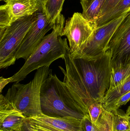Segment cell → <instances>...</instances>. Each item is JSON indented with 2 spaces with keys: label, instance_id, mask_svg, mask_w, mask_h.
Wrapping results in <instances>:
<instances>
[{
  "label": "cell",
  "instance_id": "5b68a950",
  "mask_svg": "<svg viewBox=\"0 0 130 131\" xmlns=\"http://www.w3.org/2000/svg\"><path fill=\"white\" fill-rule=\"evenodd\" d=\"M35 20V13L18 19L0 30V68L13 65L15 53Z\"/></svg>",
  "mask_w": 130,
  "mask_h": 131
},
{
  "label": "cell",
  "instance_id": "7a4b0ae2",
  "mask_svg": "<svg viewBox=\"0 0 130 131\" xmlns=\"http://www.w3.org/2000/svg\"><path fill=\"white\" fill-rule=\"evenodd\" d=\"M111 57L108 50L100 55L74 59L86 88L95 101L102 102L110 88Z\"/></svg>",
  "mask_w": 130,
  "mask_h": 131
},
{
  "label": "cell",
  "instance_id": "4fadbf2b",
  "mask_svg": "<svg viewBox=\"0 0 130 131\" xmlns=\"http://www.w3.org/2000/svg\"><path fill=\"white\" fill-rule=\"evenodd\" d=\"M81 126V131H113V115L104 108L96 122L92 123L89 115H87L82 120Z\"/></svg>",
  "mask_w": 130,
  "mask_h": 131
},
{
  "label": "cell",
  "instance_id": "52a82bcc",
  "mask_svg": "<svg viewBox=\"0 0 130 131\" xmlns=\"http://www.w3.org/2000/svg\"><path fill=\"white\" fill-rule=\"evenodd\" d=\"M53 28V24L47 18L42 7L39 6V9L35 12V21L15 53L16 59L22 58L26 61L46 34Z\"/></svg>",
  "mask_w": 130,
  "mask_h": 131
},
{
  "label": "cell",
  "instance_id": "83f0119b",
  "mask_svg": "<svg viewBox=\"0 0 130 131\" xmlns=\"http://www.w3.org/2000/svg\"><path fill=\"white\" fill-rule=\"evenodd\" d=\"M128 118H129V122L130 124V116H128Z\"/></svg>",
  "mask_w": 130,
  "mask_h": 131
},
{
  "label": "cell",
  "instance_id": "3957f363",
  "mask_svg": "<svg viewBox=\"0 0 130 131\" xmlns=\"http://www.w3.org/2000/svg\"><path fill=\"white\" fill-rule=\"evenodd\" d=\"M49 67L37 69L33 80L27 84L15 82L5 95L6 98L26 118L43 114L40 102L41 89L52 70Z\"/></svg>",
  "mask_w": 130,
  "mask_h": 131
},
{
  "label": "cell",
  "instance_id": "e0dca14e",
  "mask_svg": "<svg viewBox=\"0 0 130 131\" xmlns=\"http://www.w3.org/2000/svg\"><path fill=\"white\" fill-rule=\"evenodd\" d=\"M130 77V63L116 68H112L111 72L110 91L123 84Z\"/></svg>",
  "mask_w": 130,
  "mask_h": 131
},
{
  "label": "cell",
  "instance_id": "9a60e30c",
  "mask_svg": "<svg viewBox=\"0 0 130 131\" xmlns=\"http://www.w3.org/2000/svg\"><path fill=\"white\" fill-rule=\"evenodd\" d=\"M106 0H80L83 16L90 21H97Z\"/></svg>",
  "mask_w": 130,
  "mask_h": 131
},
{
  "label": "cell",
  "instance_id": "8fae6325",
  "mask_svg": "<svg viewBox=\"0 0 130 131\" xmlns=\"http://www.w3.org/2000/svg\"><path fill=\"white\" fill-rule=\"evenodd\" d=\"M26 118L1 93L0 131H20Z\"/></svg>",
  "mask_w": 130,
  "mask_h": 131
},
{
  "label": "cell",
  "instance_id": "2e32d148",
  "mask_svg": "<svg viewBox=\"0 0 130 131\" xmlns=\"http://www.w3.org/2000/svg\"><path fill=\"white\" fill-rule=\"evenodd\" d=\"M130 0H121L115 7L97 20V27L106 24L127 12H130Z\"/></svg>",
  "mask_w": 130,
  "mask_h": 131
},
{
  "label": "cell",
  "instance_id": "277c9868",
  "mask_svg": "<svg viewBox=\"0 0 130 131\" xmlns=\"http://www.w3.org/2000/svg\"><path fill=\"white\" fill-rule=\"evenodd\" d=\"M62 32L53 29L46 35L33 52L25 61L20 69L11 76V82L18 83L24 79L31 72L44 66H50L55 61L65 56L64 39Z\"/></svg>",
  "mask_w": 130,
  "mask_h": 131
},
{
  "label": "cell",
  "instance_id": "44dd1931",
  "mask_svg": "<svg viewBox=\"0 0 130 131\" xmlns=\"http://www.w3.org/2000/svg\"><path fill=\"white\" fill-rule=\"evenodd\" d=\"M130 101V91L124 94L118 99L104 106V109L107 111L111 112L119 109L121 106L126 105Z\"/></svg>",
  "mask_w": 130,
  "mask_h": 131
},
{
  "label": "cell",
  "instance_id": "ac0fdd59",
  "mask_svg": "<svg viewBox=\"0 0 130 131\" xmlns=\"http://www.w3.org/2000/svg\"><path fill=\"white\" fill-rule=\"evenodd\" d=\"M129 91L130 77L120 85L107 92L102 100L103 107L111 103Z\"/></svg>",
  "mask_w": 130,
  "mask_h": 131
},
{
  "label": "cell",
  "instance_id": "d4e9b609",
  "mask_svg": "<svg viewBox=\"0 0 130 131\" xmlns=\"http://www.w3.org/2000/svg\"><path fill=\"white\" fill-rule=\"evenodd\" d=\"M38 3L39 6L42 7H44V5L46 4V2L47 0H36Z\"/></svg>",
  "mask_w": 130,
  "mask_h": 131
},
{
  "label": "cell",
  "instance_id": "603a6c76",
  "mask_svg": "<svg viewBox=\"0 0 130 131\" xmlns=\"http://www.w3.org/2000/svg\"><path fill=\"white\" fill-rule=\"evenodd\" d=\"M12 78L11 77L8 78H4L1 76L0 78V92L2 93L3 89L5 87L8 83L11 82Z\"/></svg>",
  "mask_w": 130,
  "mask_h": 131
},
{
  "label": "cell",
  "instance_id": "ba28073f",
  "mask_svg": "<svg viewBox=\"0 0 130 131\" xmlns=\"http://www.w3.org/2000/svg\"><path fill=\"white\" fill-rule=\"evenodd\" d=\"M130 12H127L106 24L97 27L82 53L74 59L84 56L95 57L101 55L107 51L114 34Z\"/></svg>",
  "mask_w": 130,
  "mask_h": 131
},
{
  "label": "cell",
  "instance_id": "ffe728a7",
  "mask_svg": "<svg viewBox=\"0 0 130 131\" xmlns=\"http://www.w3.org/2000/svg\"><path fill=\"white\" fill-rule=\"evenodd\" d=\"M89 114L92 123L96 122L104 109L102 102L95 101L89 104L87 107Z\"/></svg>",
  "mask_w": 130,
  "mask_h": 131
},
{
  "label": "cell",
  "instance_id": "5bb4252c",
  "mask_svg": "<svg viewBox=\"0 0 130 131\" xmlns=\"http://www.w3.org/2000/svg\"><path fill=\"white\" fill-rule=\"evenodd\" d=\"M65 0H47L43 7L49 20L53 24V28L63 29L65 18L61 14Z\"/></svg>",
  "mask_w": 130,
  "mask_h": 131
},
{
  "label": "cell",
  "instance_id": "9c48e42d",
  "mask_svg": "<svg viewBox=\"0 0 130 131\" xmlns=\"http://www.w3.org/2000/svg\"><path fill=\"white\" fill-rule=\"evenodd\" d=\"M112 68L130 63V12L118 27L111 40Z\"/></svg>",
  "mask_w": 130,
  "mask_h": 131
},
{
  "label": "cell",
  "instance_id": "f546056e",
  "mask_svg": "<svg viewBox=\"0 0 130 131\" xmlns=\"http://www.w3.org/2000/svg\"></svg>",
  "mask_w": 130,
  "mask_h": 131
},
{
  "label": "cell",
  "instance_id": "484cf974",
  "mask_svg": "<svg viewBox=\"0 0 130 131\" xmlns=\"http://www.w3.org/2000/svg\"><path fill=\"white\" fill-rule=\"evenodd\" d=\"M28 124H29V123H28ZM29 126H30V128L31 130L32 131H48L43 130V129H37V128H35L31 127V126L30 125V124H29Z\"/></svg>",
  "mask_w": 130,
  "mask_h": 131
},
{
  "label": "cell",
  "instance_id": "4316f807",
  "mask_svg": "<svg viewBox=\"0 0 130 131\" xmlns=\"http://www.w3.org/2000/svg\"><path fill=\"white\" fill-rule=\"evenodd\" d=\"M126 114L127 116H130V105L129 106L128 108H127V110L126 111Z\"/></svg>",
  "mask_w": 130,
  "mask_h": 131
},
{
  "label": "cell",
  "instance_id": "d6986e66",
  "mask_svg": "<svg viewBox=\"0 0 130 131\" xmlns=\"http://www.w3.org/2000/svg\"><path fill=\"white\" fill-rule=\"evenodd\" d=\"M113 116V131H129L130 124L128 116L118 109L111 111Z\"/></svg>",
  "mask_w": 130,
  "mask_h": 131
},
{
  "label": "cell",
  "instance_id": "7402d4cb",
  "mask_svg": "<svg viewBox=\"0 0 130 131\" xmlns=\"http://www.w3.org/2000/svg\"><path fill=\"white\" fill-rule=\"evenodd\" d=\"M121 1V0H106L102 8L98 19L115 7Z\"/></svg>",
  "mask_w": 130,
  "mask_h": 131
},
{
  "label": "cell",
  "instance_id": "7c38bea8",
  "mask_svg": "<svg viewBox=\"0 0 130 131\" xmlns=\"http://www.w3.org/2000/svg\"><path fill=\"white\" fill-rule=\"evenodd\" d=\"M4 4L10 24L18 19L34 14L39 9L36 0H6Z\"/></svg>",
  "mask_w": 130,
  "mask_h": 131
},
{
  "label": "cell",
  "instance_id": "f1b7e54d",
  "mask_svg": "<svg viewBox=\"0 0 130 131\" xmlns=\"http://www.w3.org/2000/svg\"><path fill=\"white\" fill-rule=\"evenodd\" d=\"M1 1H5L6 0H1Z\"/></svg>",
  "mask_w": 130,
  "mask_h": 131
},
{
  "label": "cell",
  "instance_id": "6da1fadb",
  "mask_svg": "<svg viewBox=\"0 0 130 131\" xmlns=\"http://www.w3.org/2000/svg\"><path fill=\"white\" fill-rule=\"evenodd\" d=\"M41 109L44 114L73 117L82 120L87 115L77 103L64 82L50 72L41 89Z\"/></svg>",
  "mask_w": 130,
  "mask_h": 131
},
{
  "label": "cell",
  "instance_id": "cb8c5ba5",
  "mask_svg": "<svg viewBox=\"0 0 130 131\" xmlns=\"http://www.w3.org/2000/svg\"><path fill=\"white\" fill-rule=\"evenodd\" d=\"M21 131H32L31 130L29 124L26 119L24 122L21 128Z\"/></svg>",
  "mask_w": 130,
  "mask_h": 131
},
{
  "label": "cell",
  "instance_id": "8992f818",
  "mask_svg": "<svg viewBox=\"0 0 130 131\" xmlns=\"http://www.w3.org/2000/svg\"><path fill=\"white\" fill-rule=\"evenodd\" d=\"M97 27L96 21L87 20L79 12L66 21L62 36L67 38L73 58L82 53Z\"/></svg>",
  "mask_w": 130,
  "mask_h": 131
},
{
  "label": "cell",
  "instance_id": "30bf717a",
  "mask_svg": "<svg viewBox=\"0 0 130 131\" xmlns=\"http://www.w3.org/2000/svg\"><path fill=\"white\" fill-rule=\"evenodd\" d=\"M31 127L48 131H81L82 120L73 117H56L42 114L27 118Z\"/></svg>",
  "mask_w": 130,
  "mask_h": 131
},
{
  "label": "cell",
  "instance_id": "4dcf8cb0",
  "mask_svg": "<svg viewBox=\"0 0 130 131\" xmlns=\"http://www.w3.org/2000/svg\"></svg>",
  "mask_w": 130,
  "mask_h": 131
}]
</instances>
